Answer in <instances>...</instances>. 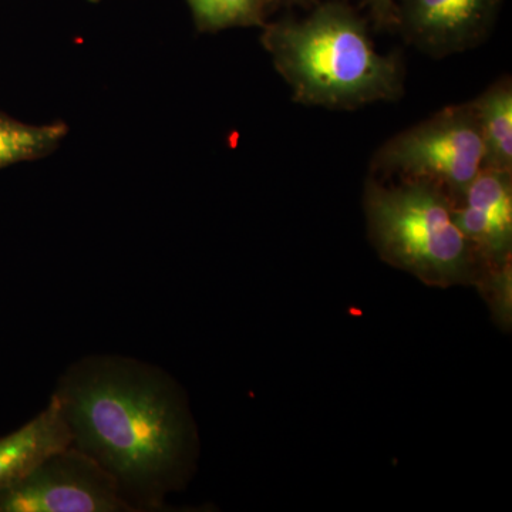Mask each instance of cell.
<instances>
[{
	"mask_svg": "<svg viewBox=\"0 0 512 512\" xmlns=\"http://www.w3.org/2000/svg\"><path fill=\"white\" fill-rule=\"evenodd\" d=\"M261 43L302 106L350 111L404 96L402 57L380 53L366 19L343 0H323L301 19L266 22Z\"/></svg>",
	"mask_w": 512,
	"mask_h": 512,
	"instance_id": "7a4b0ae2",
	"label": "cell"
},
{
	"mask_svg": "<svg viewBox=\"0 0 512 512\" xmlns=\"http://www.w3.org/2000/svg\"><path fill=\"white\" fill-rule=\"evenodd\" d=\"M453 217L488 268L511 262L512 171L481 168L453 205Z\"/></svg>",
	"mask_w": 512,
	"mask_h": 512,
	"instance_id": "52a82bcc",
	"label": "cell"
},
{
	"mask_svg": "<svg viewBox=\"0 0 512 512\" xmlns=\"http://www.w3.org/2000/svg\"><path fill=\"white\" fill-rule=\"evenodd\" d=\"M121 511L136 510L113 477L74 446L46 458L29 476L0 493V512Z\"/></svg>",
	"mask_w": 512,
	"mask_h": 512,
	"instance_id": "5b68a950",
	"label": "cell"
},
{
	"mask_svg": "<svg viewBox=\"0 0 512 512\" xmlns=\"http://www.w3.org/2000/svg\"><path fill=\"white\" fill-rule=\"evenodd\" d=\"M483 158V141L468 101L389 138L372 158V173L430 185L454 205L483 168Z\"/></svg>",
	"mask_w": 512,
	"mask_h": 512,
	"instance_id": "277c9868",
	"label": "cell"
},
{
	"mask_svg": "<svg viewBox=\"0 0 512 512\" xmlns=\"http://www.w3.org/2000/svg\"><path fill=\"white\" fill-rule=\"evenodd\" d=\"M504 0H394L393 28L433 59L460 55L490 37Z\"/></svg>",
	"mask_w": 512,
	"mask_h": 512,
	"instance_id": "8992f818",
	"label": "cell"
},
{
	"mask_svg": "<svg viewBox=\"0 0 512 512\" xmlns=\"http://www.w3.org/2000/svg\"><path fill=\"white\" fill-rule=\"evenodd\" d=\"M483 141V167L512 171V80L501 77L470 101Z\"/></svg>",
	"mask_w": 512,
	"mask_h": 512,
	"instance_id": "9c48e42d",
	"label": "cell"
},
{
	"mask_svg": "<svg viewBox=\"0 0 512 512\" xmlns=\"http://www.w3.org/2000/svg\"><path fill=\"white\" fill-rule=\"evenodd\" d=\"M367 231L377 254L430 286L480 284L488 266L453 217V202L427 184H384L372 175L363 192Z\"/></svg>",
	"mask_w": 512,
	"mask_h": 512,
	"instance_id": "3957f363",
	"label": "cell"
},
{
	"mask_svg": "<svg viewBox=\"0 0 512 512\" xmlns=\"http://www.w3.org/2000/svg\"><path fill=\"white\" fill-rule=\"evenodd\" d=\"M394 0H365L370 18L379 29L393 28Z\"/></svg>",
	"mask_w": 512,
	"mask_h": 512,
	"instance_id": "7c38bea8",
	"label": "cell"
},
{
	"mask_svg": "<svg viewBox=\"0 0 512 512\" xmlns=\"http://www.w3.org/2000/svg\"><path fill=\"white\" fill-rule=\"evenodd\" d=\"M90 2L97 3L100 2V0H90Z\"/></svg>",
	"mask_w": 512,
	"mask_h": 512,
	"instance_id": "5bb4252c",
	"label": "cell"
},
{
	"mask_svg": "<svg viewBox=\"0 0 512 512\" xmlns=\"http://www.w3.org/2000/svg\"><path fill=\"white\" fill-rule=\"evenodd\" d=\"M200 32L235 28H264L268 22L262 0H187Z\"/></svg>",
	"mask_w": 512,
	"mask_h": 512,
	"instance_id": "8fae6325",
	"label": "cell"
},
{
	"mask_svg": "<svg viewBox=\"0 0 512 512\" xmlns=\"http://www.w3.org/2000/svg\"><path fill=\"white\" fill-rule=\"evenodd\" d=\"M55 396L73 446L113 477L133 508L158 507L180 484L190 417L163 372L123 357H93L69 370Z\"/></svg>",
	"mask_w": 512,
	"mask_h": 512,
	"instance_id": "6da1fadb",
	"label": "cell"
},
{
	"mask_svg": "<svg viewBox=\"0 0 512 512\" xmlns=\"http://www.w3.org/2000/svg\"><path fill=\"white\" fill-rule=\"evenodd\" d=\"M67 134L69 126L62 121L29 124L0 113V170L49 156Z\"/></svg>",
	"mask_w": 512,
	"mask_h": 512,
	"instance_id": "30bf717a",
	"label": "cell"
},
{
	"mask_svg": "<svg viewBox=\"0 0 512 512\" xmlns=\"http://www.w3.org/2000/svg\"><path fill=\"white\" fill-rule=\"evenodd\" d=\"M268 15L279 9L312 8L323 0H262Z\"/></svg>",
	"mask_w": 512,
	"mask_h": 512,
	"instance_id": "4fadbf2b",
	"label": "cell"
},
{
	"mask_svg": "<svg viewBox=\"0 0 512 512\" xmlns=\"http://www.w3.org/2000/svg\"><path fill=\"white\" fill-rule=\"evenodd\" d=\"M73 446L62 406L53 394L35 419L0 437V493L29 476L46 458Z\"/></svg>",
	"mask_w": 512,
	"mask_h": 512,
	"instance_id": "ba28073f",
	"label": "cell"
}]
</instances>
